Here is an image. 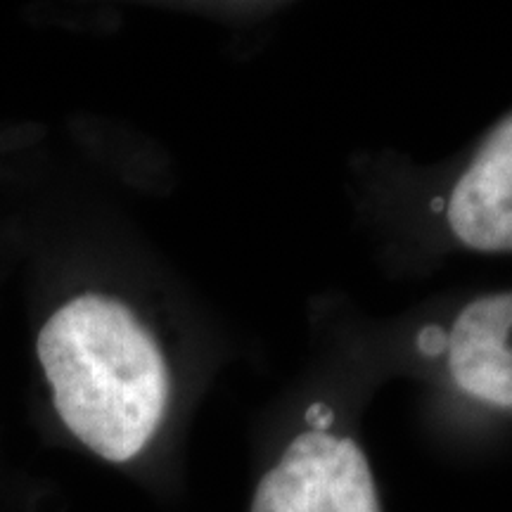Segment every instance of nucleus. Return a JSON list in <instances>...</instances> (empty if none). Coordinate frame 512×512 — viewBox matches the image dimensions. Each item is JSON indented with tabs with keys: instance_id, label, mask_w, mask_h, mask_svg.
Returning a JSON list of instances; mask_svg holds the SVG:
<instances>
[{
	"instance_id": "nucleus-4",
	"label": "nucleus",
	"mask_w": 512,
	"mask_h": 512,
	"mask_svg": "<svg viewBox=\"0 0 512 512\" xmlns=\"http://www.w3.org/2000/svg\"><path fill=\"white\" fill-rule=\"evenodd\" d=\"M446 361L460 392L512 411V292L472 299L458 313Z\"/></svg>"
},
{
	"instance_id": "nucleus-1",
	"label": "nucleus",
	"mask_w": 512,
	"mask_h": 512,
	"mask_svg": "<svg viewBox=\"0 0 512 512\" xmlns=\"http://www.w3.org/2000/svg\"><path fill=\"white\" fill-rule=\"evenodd\" d=\"M36 354L57 415L88 451L121 465L155 439L169 408V366L124 302L69 299L38 332Z\"/></svg>"
},
{
	"instance_id": "nucleus-3",
	"label": "nucleus",
	"mask_w": 512,
	"mask_h": 512,
	"mask_svg": "<svg viewBox=\"0 0 512 512\" xmlns=\"http://www.w3.org/2000/svg\"><path fill=\"white\" fill-rule=\"evenodd\" d=\"M446 221L467 249L512 252V117L491 133L453 185Z\"/></svg>"
},
{
	"instance_id": "nucleus-2",
	"label": "nucleus",
	"mask_w": 512,
	"mask_h": 512,
	"mask_svg": "<svg viewBox=\"0 0 512 512\" xmlns=\"http://www.w3.org/2000/svg\"><path fill=\"white\" fill-rule=\"evenodd\" d=\"M249 512H382L361 446L330 430H306L256 484Z\"/></svg>"
}]
</instances>
